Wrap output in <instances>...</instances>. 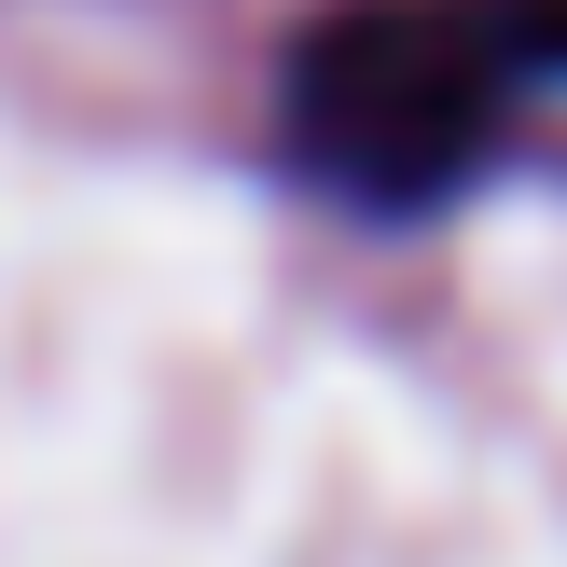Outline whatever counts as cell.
<instances>
[{
    "label": "cell",
    "instance_id": "1",
    "mask_svg": "<svg viewBox=\"0 0 567 567\" xmlns=\"http://www.w3.org/2000/svg\"><path fill=\"white\" fill-rule=\"evenodd\" d=\"M498 138V28L443 0H360L291 55V153L360 208H430Z\"/></svg>",
    "mask_w": 567,
    "mask_h": 567
},
{
    "label": "cell",
    "instance_id": "2",
    "mask_svg": "<svg viewBox=\"0 0 567 567\" xmlns=\"http://www.w3.org/2000/svg\"><path fill=\"white\" fill-rule=\"evenodd\" d=\"M513 55H567V0H540V14L513 28Z\"/></svg>",
    "mask_w": 567,
    "mask_h": 567
}]
</instances>
